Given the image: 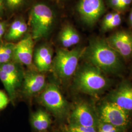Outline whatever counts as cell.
<instances>
[{
    "label": "cell",
    "mask_w": 132,
    "mask_h": 132,
    "mask_svg": "<svg viewBox=\"0 0 132 132\" xmlns=\"http://www.w3.org/2000/svg\"><path fill=\"white\" fill-rule=\"evenodd\" d=\"M83 56L105 73L118 75L123 70V59L110 46L106 39L94 38L85 48Z\"/></svg>",
    "instance_id": "cell-1"
},
{
    "label": "cell",
    "mask_w": 132,
    "mask_h": 132,
    "mask_svg": "<svg viewBox=\"0 0 132 132\" xmlns=\"http://www.w3.org/2000/svg\"><path fill=\"white\" fill-rule=\"evenodd\" d=\"M102 71L88 63L77 71L75 78L77 88L81 92L92 95L102 93L110 86V81Z\"/></svg>",
    "instance_id": "cell-2"
},
{
    "label": "cell",
    "mask_w": 132,
    "mask_h": 132,
    "mask_svg": "<svg viewBox=\"0 0 132 132\" xmlns=\"http://www.w3.org/2000/svg\"><path fill=\"white\" fill-rule=\"evenodd\" d=\"M55 19V11L44 2L33 4L30 10L29 21L34 40H38L47 35L52 27Z\"/></svg>",
    "instance_id": "cell-3"
},
{
    "label": "cell",
    "mask_w": 132,
    "mask_h": 132,
    "mask_svg": "<svg viewBox=\"0 0 132 132\" xmlns=\"http://www.w3.org/2000/svg\"><path fill=\"white\" fill-rule=\"evenodd\" d=\"M85 48L76 47L71 50L67 48L59 49L52 61V69L59 78L68 79L76 72L80 58Z\"/></svg>",
    "instance_id": "cell-4"
},
{
    "label": "cell",
    "mask_w": 132,
    "mask_h": 132,
    "mask_svg": "<svg viewBox=\"0 0 132 132\" xmlns=\"http://www.w3.org/2000/svg\"><path fill=\"white\" fill-rule=\"evenodd\" d=\"M40 101L57 117L61 118L66 113L67 103L58 87L53 83L45 86L40 96Z\"/></svg>",
    "instance_id": "cell-5"
},
{
    "label": "cell",
    "mask_w": 132,
    "mask_h": 132,
    "mask_svg": "<svg viewBox=\"0 0 132 132\" xmlns=\"http://www.w3.org/2000/svg\"><path fill=\"white\" fill-rule=\"evenodd\" d=\"M76 10L85 24L93 26L105 11L104 0H79Z\"/></svg>",
    "instance_id": "cell-6"
},
{
    "label": "cell",
    "mask_w": 132,
    "mask_h": 132,
    "mask_svg": "<svg viewBox=\"0 0 132 132\" xmlns=\"http://www.w3.org/2000/svg\"><path fill=\"white\" fill-rule=\"evenodd\" d=\"M128 112L118 105L109 101L100 109V121L118 127H124L129 122Z\"/></svg>",
    "instance_id": "cell-7"
},
{
    "label": "cell",
    "mask_w": 132,
    "mask_h": 132,
    "mask_svg": "<svg viewBox=\"0 0 132 132\" xmlns=\"http://www.w3.org/2000/svg\"><path fill=\"white\" fill-rule=\"evenodd\" d=\"M106 40L124 60L132 57V33L126 30H118L110 35Z\"/></svg>",
    "instance_id": "cell-8"
},
{
    "label": "cell",
    "mask_w": 132,
    "mask_h": 132,
    "mask_svg": "<svg viewBox=\"0 0 132 132\" xmlns=\"http://www.w3.org/2000/svg\"><path fill=\"white\" fill-rule=\"evenodd\" d=\"M109 101L128 112L132 111V84L123 81L109 94Z\"/></svg>",
    "instance_id": "cell-9"
},
{
    "label": "cell",
    "mask_w": 132,
    "mask_h": 132,
    "mask_svg": "<svg viewBox=\"0 0 132 132\" xmlns=\"http://www.w3.org/2000/svg\"><path fill=\"white\" fill-rule=\"evenodd\" d=\"M73 125L96 127V119L90 106L85 102L77 104L71 114Z\"/></svg>",
    "instance_id": "cell-10"
},
{
    "label": "cell",
    "mask_w": 132,
    "mask_h": 132,
    "mask_svg": "<svg viewBox=\"0 0 132 132\" xmlns=\"http://www.w3.org/2000/svg\"><path fill=\"white\" fill-rule=\"evenodd\" d=\"M33 39L31 35H28L15 44L13 58L17 62L30 66L33 58Z\"/></svg>",
    "instance_id": "cell-11"
},
{
    "label": "cell",
    "mask_w": 132,
    "mask_h": 132,
    "mask_svg": "<svg viewBox=\"0 0 132 132\" xmlns=\"http://www.w3.org/2000/svg\"><path fill=\"white\" fill-rule=\"evenodd\" d=\"M46 86L45 76L36 71H29L24 75L23 91L28 96H31L42 90Z\"/></svg>",
    "instance_id": "cell-12"
},
{
    "label": "cell",
    "mask_w": 132,
    "mask_h": 132,
    "mask_svg": "<svg viewBox=\"0 0 132 132\" xmlns=\"http://www.w3.org/2000/svg\"><path fill=\"white\" fill-rule=\"evenodd\" d=\"M52 52L47 46L38 47L35 52L34 61L38 71L43 72L49 71L52 68Z\"/></svg>",
    "instance_id": "cell-13"
},
{
    "label": "cell",
    "mask_w": 132,
    "mask_h": 132,
    "mask_svg": "<svg viewBox=\"0 0 132 132\" xmlns=\"http://www.w3.org/2000/svg\"><path fill=\"white\" fill-rule=\"evenodd\" d=\"M59 39L63 47L68 48L77 44L80 38L76 29L70 24H67L62 29Z\"/></svg>",
    "instance_id": "cell-14"
},
{
    "label": "cell",
    "mask_w": 132,
    "mask_h": 132,
    "mask_svg": "<svg viewBox=\"0 0 132 132\" xmlns=\"http://www.w3.org/2000/svg\"><path fill=\"white\" fill-rule=\"evenodd\" d=\"M31 123L33 127L38 131L47 130L51 123L50 115L42 110L33 113L31 117Z\"/></svg>",
    "instance_id": "cell-15"
},
{
    "label": "cell",
    "mask_w": 132,
    "mask_h": 132,
    "mask_svg": "<svg viewBox=\"0 0 132 132\" xmlns=\"http://www.w3.org/2000/svg\"><path fill=\"white\" fill-rule=\"evenodd\" d=\"M0 80L9 95L10 99L12 101L13 100L16 95V88L20 82V78L0 70Z\"/></svg>",
    "instance_id": "cell-16"
},
{
    "label": "cell",
    "mask_w": 132,
    "mask_h": 132,
    "mask_svg": "<svg viewBox=\"0 0 132 132\" xmlns=\"http://www.w3.org/2000/svg\"><path fill=\"white\" fill-rule=\"evenodd\" d=\"M28 30V26L22 19H17L11 24L7 33L6 38L14 40L22 37Z\"/></svg>",
    "instance_id": "cell-17"
},
{
    "label": "cell",
    "mask_w": 132,
    "mask_h": 132,
    "mask_svg": "<svg viewBox=\"0 0 132 132\" xmlns=\"http://www.w3.org/2000/svg\"><path fill=\"white\" fill-rule=\"evenodd\" d=\"M14 46L11 43L0 45V64L9 62L13 58Z\"/></svg>",
    "instance_id": "cell-18"
},
{
    "label": "cell",
    "mask_w": 132,
    "mask_h": 132,
    "mask_svg": "<svg viewBox=\"0 0 132 132\" xmlns=\"http://www.w3.org/2000/svg\"><path fill=\"white\" fill-rule=\"evenodd\" d=\"M0 70L11 75L20 77L21 73L17 66L12 62H7L0 64Z\"/></svg>",
    "instance_id": "cell-19"
},
{
    "label": "cell",
    "mask_w": 132,
    "mask_h": 132,
    "mask_svg": "<svg viewBox=\"0 0 132 132\" xmlns=\"http://www.w3.org/2000/svg\"><path fill=\"white\" fill-rule=\"evenodd\" d=\"M28 0H4L5 9L14 11L24 6Z\"/></svg>",
    "instance_id": "cell-20"
},
{
    "label": "cell",
    "mask_w": 132,
    "mask_h": 132,
    "mask_svg": "<svg viewBox=\"0 0 132 132\" xmlns=\"http://www.w3.org/2000/svg\"><path fill=\"white\" fill-rule=\"evenodd\" d=\"M121 22L122 18L120 14V12L118 11L114 12L113 17L111 22L104 28L102 29L101 30L103 32L108 31L109 30L118 27L121 24Z\"/></svg>",
    "instance_id": "cell-21"
},
{
    "label": "cell",
    "mask_w": 132,
    "mask_h": 132,
    "mask_svg": "<svg viewBox=\"0 0 132 132\" xmlns=\"http://www.w3.org/2000/svg\"><path fill=\"white\" fill-rule=\"evenodd\" d=\"M69 132H97L96 127H87L71 124Z\"/></svg>",
    "instance_id": "cell-22"
},
{
    "label": "cell",
    "mask_w": 132,
    "mask_h": 132,
    "mask_svg": "<svg viewBox=\"0 0 132 132\" xmlns=\"http://www.w3.org/2000/svg\"><path fill=\"white\" fill-rule=\"evenodd\" d=\"M98 128L102 129L105 132H120L121 128L101 121L98 122Z\"/></svg>",
    "instance_id": "cell-23"
},
{
    "label": "cell",
    "mask_w": 132,
    "mask_h": 132,
    "mask_svg": "<svg viewBox=\"0 0 132 132\" xmlns=\"http://www.w3.org/2000/svg\"><path fill=\"white\" fill-rule=\"evenodd\" d=\"M108 4L110 7L119 12L125 10L120 0H108Z\"/></svg>",
    "instance_id": "cell-24"
},
{
    "label": "cell",
    "mask_w": 132,
    "mask_h": 132,
    "mask_svg": "<svg viewBox=\"0 0 132 132\" xmlns=\"http://www.w3.org/2000/svg\"><path fill=\"white\" fill-rule=\"evenodd\" d=\"M10 99L4 92L0 90V110L5 109L9 103Z\"/></svg>",
    "instance_id": "cell-25"
},
{
    "label": "cell",
    "mask_w": 132,
    "mask_h": 132,
    "mask_svg": "<svg viewBox=\"0 0 132 132\" xmlns=\"http://www.w3.org/2000/svg\"><path fill=\"white\" fill-rule=\"evenodd\" d=\"M114 14V12H110L108 14H106L104 16L103 19L101 23V29L104 28L108 24L111 22L112 19L113 18Z\"/></svg>",
    "instance_id": "cell-26"
},
{
    "label": "cell",
    "mask_w": 132,
    "mask_h": 132,
    "mask_svg": "<svg viewBox=\"0 0 132 132\" xmlns=\"http://www.w3.org/2000/svg\"><path fill=\"white\" fill-rule=\"evenodd\" d=\"M5 24L2 22H0V39L2 37L5 32Z\"/></svg>",
    "instance_id": "cell-27"
},
{
    "label": "cell",
    "mask_w": 132,
    "mask_h": 132,
    "mask_svg": "<svg viewBox=\"0 0 132 132\" xmlns=\"http://www.w3.org/2000/svg\"><path fill=\"white\" fill-rule=\"evenodd\" d=\"M120 1L125 10L126 9V8L132 3V0H120Z\"/></svg>",
    "instance_id": "cell-28"
},
{
    "label": "cell",
    "mask_w": 132,
    "mask_h": 132,
    "mask_svg": "<svg viewBox=\"0 0 132 132\" xmlns=\"http://www.w3.org/2000/svg\"><path fill=\"white\" fill-rule=\"evenodd\" d=\"M5 10L4 0H0V15H1Z\"/></svg>",
    "instance_id": "cell-29"
},
{
    "label": "cell",
    "mask_w": 132,
    "mask_h": 132,
    "mask_svg": "<svg viewBox=\"0 0 132 132\" xmlns=\"http://www.w3.org/2000/svg\"><path fill=\"white\" fill-rule=\"evenodd\" d=\"M129 24L132 28V7L129 16Z\"/></svg>",
    "instance_id": "cell-30"
},
{
    "label": "cell",
    "mask_w": 132,
    "mask_h": 132,
    "mask_svg": "<svg viewBox=\"0 0 132 132\" xmlns=\"http://www.w3.org/2000/svg\"><path fill=\"white\" fill-rule=\"evenodd\" d=\"M97 132H105L102 130V129H101L100 128H98V130H97Z\"/></svg>",
    "instance_id": "cell-31"
},
{
    "label": "cell",
    "mask_w": 132,
    "mask_h": 132,
    "mask_svg": "<svg viewBox=\"0 0 132 132\" xmlns=\"http://www.w3.org/2000/svg\"><path fill=\"white\" fill-rule=\"evenodd\" d=\"M57 1H58V2H59V0H56Z\"/></svg>",
    "instance_id": "cell-32"
},
{
    "label": "cell",
    "mask_w": 132,
    "mask_h": 132,
    "mask_svg": "<svg viewBox=\"0 0 132 132\" xmlns=\"http://www.w3.org/2000/svg\"><path fill=\"white\" fill-rule=\"evenodd\" d=\"M61 1V0H59V1Z\"/></svg>",
    "instance_id": "cell-33"
},
{
    "label": "cell",
    "mask_w": 132,
    "mask_h": 132,
    "mask_svg": "<svg viewBox=\"0 0 132 132\" xmlns=\"http://www.w3.org/2000/svg\"></svg>",
    "instance_id": "cell-34"
}]
</instances>
